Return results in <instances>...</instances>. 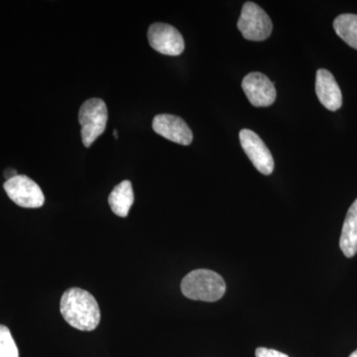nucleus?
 Listing matches in <instances>:
<instances>
[{"instance_id":"nucleus-16","label":"nucleus","mask_w":357,"mask_h":357,"mask_svg":"<svg viewBox=\"0 0 357 357\" xmlns=\"http://www.w3.org/2000/svg\"><path fill=\"white\" fill-rule=\"evenodd\" d=\"M18 174L16 172V170H14V169H6V172H4V177L6 178V180H10V178H13L14 177H16Z\"/></svg>"},{"instance_id":"nucleus-5","label":"nucleus","mask_w":357,"mask_h":357,"mask_svg":"<svg viewBox=\"0 0 357 357\" xmlns=\"http://www.w3.org/2000/svg\"><path fill=\"white\" fill-rule=\"evenodd\" d=\"M3 187L11 201L22 208H37L44 204L41 188L27 176L17 175L6 181Z\"/></svg>"},{"instance_id":"nucleus-1","label":"nucleus","mask_w":357,"mask_h":357,"mask_svg":"<svg viewBox=\"0 0 357 357\" xmlns=\"http://www.w3.org/2000/svg\"><path fill=\"white\" fill-rule=\"evenodd\" d=\"M60 311L65 321L82 332H91L100 321V311L93 295L83 289L72 288L61 298Z\"/></svg>"},{"instance_id":"nucleus-15","label":"nucleus","mask_w":357,"mask_h":357,"mask_svg":"<svg viewBox=\"0 0 357 357\" xmlns=\"http://www.w3.org/2000/svg\"><path fill=\"white\" fill-rule=\"evenodd\" d=\"M256 357H289L287 354H283L275 349H266V347H259L256 349Z\"/></svg>"},{"instance_id":"nucleus-13","label":"nucleus","mask_w":357,"mask_h":357,"mask_svg":"<svg viewBox=\"0 0 357 357\" xmlns=\"http://www.w3.org/2000/svg\"><path fill=\"white\" fill-rule=\"evenodd\" d=\"M333 28L345 43L357 50V15L342 14L333 21Z\"/></svg>"},{"instance_id":"nucleus-9","label":"nucleus","mask_w":357,"mask_h":357,"mask_svg":"<svg viewBox=\"0 0 357 357\" xmlns=\"http://www.w3.org/2000/svg\"><path fill=\"white\" fill-rule=\"evenodd\" d=\"M155 132L178 144L187 145L192 142V132L184 119L172 114H158L152 123Z\"/></svg>"},{"instance_id":"nucleus-18","label":"nucleus","mask_w":357,"mask_h":357,"mask_svg":"<svg viewBox=\"0 0 357 357\" xmlns=\"http://www.w3.org/2000/svg\"><path fill=\"white\" fill-rule=\"evenodd\" d=\"M114 135L115 138H117V131L116 130L114 131Z\"/></svg>"},{"instance_id":"nucleus-14","label":"nucleus","mask_w":357,"mask_h":357,"mask_svg":"<svg viewBox=\"0 0 357 357\" xmlns=\"http://www.w3.org/2000/svg\"><path fill=\"white\" fill-rule=\"evenodd\" d=\"M0 357H20L10 331L3 325H0Z\"/></svg>"},{"instance_id":"nucleus-12","label":"nucleus","mask_w":357,"mask_h":357,"mask_svg":"<svg viewBox=\"0 0 357 357\" xmlns=\"http://www.w3.org/2000/svg\"><path fill=\"white\" fill-rule=\"evenodd\" d=\"M134 203V192L130 181H123L116 185L109 197L110 208L121 218H126Z\"/></svg>"},{"instance_id":"nucleus-10","label":"nucleus","mask_w":357,"mask_h":357,"mask_svg":"<svg viewBox=\"0 0 357 357\" xmlns=\"http://www.w3.org/2000/svg\"><path fill=\"white\" fill-rule=\"evenodd\" d=\"M316 93L321 105L331 112L342 107V91L330 70L319 69L317 72Z\"/></svg>"},{"instance_id":"nucleus-3","label":"nucleus","mask_w":357,"mask_h":357,"mask_svg":"<svg viewBox=\"0 0 357 357\" xmlns=\"http://www.w3.org/2000/svg\"><path fill=\"white\" fill-rule=\"evenodd\" d=\"M109 112L105 102L100 98H91L82 105L79 112V121L82 126V139L84 146L91 145L107 128Z\"/></svg>"},{"instance_id":"nucleus-4","label":"nucleus","mask_w":357,"mask_h":357,"mask_svg":"<svg viewBox=\"0 0 357 357\" xmlns=\"http://www.w3.org/2000/svg\"><path fill=\"white\" fill-rule=\"evenodd\" d=\"M237 27L246 40L264 41L271 35L273 24L267 13L255 2H245Z\"/></svg>"},{"instance_id":"nucleus-11","label":"nucleus","mask_w":357,"mask_h":357,"mask_svg":"<svg viewBox=\"0 0 357 357\" xmlns=\"http://www.w3.org/2000/svg\"><path fill=\"white\" fill-rule=\"evenodd\" d=\"M340 246L347 258L354 257L357 253V199L345 217Z\"/></svg>"},{"instance_id":"nucleus-8","label":"nucleus","mask_w":357,"mask_h":357,"mask_svg":"<svg viewBox=\"0 0 357 357\" xmlns=\"http://www.w3.org/2000/svg\"><path fill=\"white\" fill-rule=\"evenodd\" d=\"M243 89L251 105L256 107H266L276 100L274 84L261 73H250L244 77Z\"/></svg>"},{"instance_id":"nucleus-2","label":"nucleus","mask_w":357,"mask_h":357,"mask_svg":"<svg viewBox=\"0 0 357 357\" xmlns=\"http://www.w3.org/2000/svg\"><path fill=\"white\" fill-rule=\"evenodd\" d=\"M181 290L185 297L191 300L217 302L225 295L227 286L217 272L198 269L185 275L181 283Z\"/></svg>"},{"instance_id":"nucleus-17","label":"nucleus","mask_w":357,"mask_h":357,"mask_svg":"<svg viewBox=\"0 0 357 357\" xmlns=\"http://www.w3.org/2000/svg\"><path fill=\"white\" fill-rule=\"evenodd\" d=\"M349 357H357V349L356 351L352 352V354H351V356H349Z\"/></svg>"},{"instance_id":"nucleus-6","label":"nucleus","mask_w":357,"mask_h":357,"mask_svg":"<svg viewBox=\"0 0 357 357\" xmlns=\"http://www.w3.org/2000/svg\"><path fill=\"white\" fill-rule=\"evenodd\" d=\"M148 41L155 51L168 56H178L185 50L181 33L166 23H154L148 30Z\"/></svg>"},{"instance_id":"nucleus-7","label":"nucleus","mask_w":357,"mask_h":357,"mask_svg":"<svg viewBox=\"0 0 357 357\" xmlns=\"http://www.w3.org/2000/svg\"><path fill=\"white\" fill-rule=\"evenodd\" d=\"M241 147L252 162L253 166L263 175H271L274 171V159L261 138L249 129L239 133Z\"/></svg>"}]
</instances>
